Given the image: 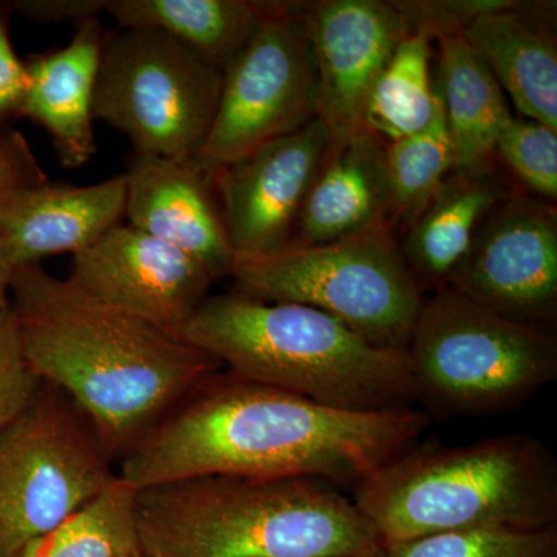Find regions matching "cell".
Returning <instances> with one entry per match:
<instances>
[{"label": "cell", "mask_w": 557, "mask_h": 557, "mask_svg": "<svg viewBox=\"0 0 557 557\" xmlns=\"http://www.w3.org/2000/svg\"><path fill=\"white\" fill-rule=\"evenodd\" d=\"M416 408L359 412L215 372L180 399L119 461L134 490L199 478L313 479L357 486L418 445Z\"/></svg>", "instance_id": "1"}, {"label": "cell", "mask_w": 557, "mask_h": 557, "mask_svg": "<svg viewBox=\"0 0 557 557\" xmlns=\"http://www.w3.org/2000/svg\"><path fill=\"white\" fill-rule=\"evenodd\" d=\"M10 302L32 369L89 418L113 463L223 369L170 330L104 306L40 263L16 270Z\"/></svg>", "instance_id": "2"}, {"label": "cell", "mask_w": 557, "mask_h": 557, "mask_svg": "<svg viewBox=\"0 0 557 557\" xmlns=\"http://www.w3.org/2000/svg\"><path fill=\"white\" fill-rule=\"evenodd\" d=\"M143 557H379L354 500L321 480L199 475L137 490Z\"/></svg>", "instance_id": "3"}, {"label": "cell", "mask_w": 557, "mask_h": 557, "mask_svg": "<svg viewBox=\"0 0 557 557\" xmlns=\"http://www.w3.org/2000/svg\"><path fill=\"white\" fill-rule=\"evenodd\" d=\"M175 335L242 379L330 408L376 412L418 401L408 351L375 346L300 304L208 296Z\"/></svg>", "instance_id": "4"}, {"label": "cell", "mask_w": 557, "mask_h": 557, "mask_svg": "<svg viewBox=\"0 0 557 557\" xmlns=\"http://www.w3.org/2000/svg\"><path fill=\"white\" fill-rule=\"evenodd\" d=\"M381 548L469 530L557 527V463L541 440L416 445L354 487Z\"/></svg>", "instance_id": "5"}, {"label": "cell", "mask_w": 557, "mask_h": 557, "mask_svg": "<svg viewBox=\"0 0 557 557\" xmlns=\"http://www.w3.org/2000/svg\"><path fill=\"white\" fill-rule=\"evenodd\" d=\"M406 351L418 399L449 416L505 412L557 379L552 333L498 317L448 287L423 300Z\"/></svg>", "instance_id": "6"}, {"label": "cell", "mask_w": 557, "mask_h": 557, "mask_svg": "<svg viewBox=\"0 0 557 557\" xmlns=\"http://www.w3.org/2000/svg\"><path fill=\"white\" fill-rule=\"evenodd\" d=\"M236 292L324 311L375 346L406 350L423 306L391 225L329 242L234 259Z\"/></svg>", "instance_id": "7"}, {"label": "cell", "mask_w": 557, "mask_h": 557, "mask_svg": "<svg viewBox=\"0 0 557 557\" xmlns=\"http://www.w3.org/2000/svg\"><path fill=\"white\" fill-rule=\"evenodd\" d=\"M223 73L156 28L104 35L94 115L131 139L137 153L199 156L218 110Z\"/></svg>", "instance_id": "8"}, {"label": "cell", "mask_w": 557, "mask_h": 557, "mask_svg": "<svg viewBox=\"0 0 557 557\" xmlns=\"http://www.w3.org/2000/svg\"><path fill=\"white\" fill-rule=\"evenodd\" d=\"M94 424L44 383L0 431V557H14L97 497L116 478Z\"/></svg>", "instance_id": "9"}, {"label": "cell", "mask_w": 557, "mask_h": 557, "mask_svg": "<svg viewBox=\"0 0 557 557\" xmlns=\"http://www.w3.org/2000/svg\"><path fill=\"white\" fill-rule=\"evenodd\" d=\"M267 16L225 72L218 110L196 160L212 172L318 119V78L306 14L265 2Z\"/></svg>", "instance_id": "10"}, {"label": "cell", "mask_w": 557, "mask_h": 557, "mask_svg": "<svg viewBox=\"0 0 557 557\" xmlns=\"http://www.w3.org/2000/svg\"><path fill=\"white\" fill-rule=\"evenodd\" d=\"M446 287L498 317L547 324L557 311L556 209L511 194L485 220Z\"/></svg>", "instance_id": "11"}, {"label": "cell", "mask_w": 557, "mask_h": 557, "mask_svg": "<svg viewBox=\"0 0 557 557\" xmlns=\"http://www.w3.org/2000/svg\"><path fill=\"white\" fill-rule=\"evenodd\" d=\"M330 145L327 126L314 119L214 172L236 258L270 255L295 242L300 212Z\"/></svg>", "instance_id": "12"}, {"label": "cell", "mask_w": 557, "mask_h": 557, "mask_svg": "<svg viewBox=\"0 0 557 557\" xmlns=\"http://www.w3.org/2000/svg\"><path fill=\"white\" fill-rule=\"evenodd\" d=\"M69 281L104 306L172 333L196 313L214 284L197 260L123 223L73 256Z\"/></svg>", "instance_id": "13"}, {"label": "cell", "mask_w": 557, "mask_h": 557, "mask_svg": "<svg viewBox=\"0 0 557 557\" xmlns=\"http://www.w3.org/2000/svg\"><path fill=\"white\" fill-rule=\"evenodd\" d=\"M318 78V119L332 139L364 129L366 106L410 32L394 2L324 0L306 14Z\"/></svg>", "instance_id": "14"}, {"label": "cell", "mask_w": 557, "mask_h": 557, "mask_svg": "<svg viewBox=\"0 0 557 557\" xmlns=\"http://www.w3.org/2000/svg\"><path fill=\"white\" fill-rule=\"evenodd\" d=\"M123 175L129 225L190 256L214 282L231 276L236 256L212 172L196 159L134 152Z\"/></svg>", "instance_id": "15"}, {"label": "cell", "mask_w": 557, "mask_h": 557, "mask_svg": "<svg viewBox=\"0 0 557 557\" xmlns=\"http://www.w3.org/2000/svg\"><path fill=\"white\" fill-rule=\"evenodd\" d=\"M124 207L123 174L91 186L40 183L0 200V245L17 269L75 256L119 225Z\"/></svg>", "instance_id": "16"}, {"label": "cell", "mask_w": 557, "mask_h": 557, "mask_svg": "<svg viewBox=\"0 0 557 557\" xmlns=\"http://www.w3.org/2000/svg\"><path fill=\"white\" fill-rule=\"evenodd\" d=\"M104 32L98 17L79 22L67 47L25 62L28 84L17 115L50 135L58 159L76 170L97 153L94 97Z\"/></svg>", "instance_id": "17"}, {"label": "cell", "mask_w": 557, "mask_h": 557, "mask_svg": "<svg viewBox=\"0 0 557 557\" xmlns=\"http://www.w3.org/2000/svg\"><path fill=\"white\" fill-rule=\"evenodd\" d=\"M392 223L394 197L383 143L368 131L332 139L293 244H329Z\"/></svg>", "instance_id": "18"}, {"label": "cell", "mask_w": 557, "mask_h": 557, "mask_svg": "<svg viewBox=\"0 0 557 557\" xmlns=\"http://www.w3.org/2000/svg\"><path fill=\"white\" fill-rule=\"evenodd\" d=\"M511 194L493 170L454 171L410 222L403 256L421 289L443 288L468 255L485 220Z\"/></svg>", "instance_id": "19"}, {"label": "cell", "mask_w": 557, "mask_h": 557, "mask_svg": "<svg viewBox=\"0 0 557 557\" xmlns=\"http://www.w3.org/2000/svg\"><path fill=\"white\" fill-rule=\"evenodd\" d=\"M519 9L479 14L461 35L520 115L557 131L556 40L534 28Z\"/></svg>", "instance_id": "20"}, {"label": "cell", "mask_w": 557, "mask_h": 557, "mask_svg": "<svg viewBox=\"0 0 557 557\" xmlns=\"http://www.w3.org/2000/svg\"><path fill=\"white\" fill-rule=\"evenodd\" d=\"M435 76L454 150L456 171L493 163L496 139L511 119L505 94L461 30L440 33Z\"/></svg>", "instance_id": "21"}, {"label": "cell", "mask_w": 557, "mask_h": 557, "mask_svg": "<svg viewBox=\"0 0 557 557\" xmlns=\"http://www.w3.org/2000/svg\"><path fill=\"white\" fill-rule=\"evenodd\" d=\"M104 11L120 27L166 33L222 73L267 16L265 2L249 0H108Z\"/></svg>", "instance_id": "22"}, {"label": "cell", "mask_w": 557, "mask_h": 557, "mask_svg": "<svg viewBox=\"0 0 557 557\" xmlns=\"http://www.w3.org/2000/svg\"><path fill=\"white\" fill-rule=\"evenodd\" d=\"M431 38L428 32L410 30L370 91L364 129L376 138L397 141L434 119L438 91L431 73Z\"/></svg>", "instance_id": "23"}, {"label": "cell", "mask_w": 557, "mask_h": 557, "mask_svg": "<svg viewBox=\"0 0 557 557\" xmlns=\"http://www.w3.org/2000/svg\"><path fill=\"white\" fill-rule=\"evenodd\" d=\"M137 490L116 474L97 497L14 557H127L139 549Z\"/></svg>", "instance_id": "24"}, {"label": "cell", "mask_w": 557, "mask_h": 557, "mask_svg": "<svg viewBox=\"0 0 557 557\" xmlns=\"http://www.w3.org/2000/svg\"><path fill=\"white\" fill-rule=\"evenodd\" d=\"M384 157L394 197V222L410 223L456 171V150L440 95L431 123L417 134L387 143Z\"/></svg>", "instance_id": "25"}, {"label": "cell", "mask_w": 557, "mask_h": 557, "mask_svg": "<svg viewBox=\"0 0 557 557\" xmlns=\"http://www.w3.org/2000/svg\"><path fill=\"white\" fill-rule=\"evenodd\" d=\"M379 557H557V527L435 534L381 548Z\"/></svg>", "instance_id": "26"}, {"label": "cell", "mask_w": 557, "mask_h": 557, "mask_svg": "<svg viewBox=\"0 0 557 557\" xmlns=\"http://www.w3.org/2000/svg\"><path fill=\"white\" fill-rule=\"evenodd\" d=\"M494 156L537 196L557 199V131L511 116L498 132Z\"/></svg>", "instance_id": "27"}, {"label": "cell", "mask_w": 557, "mask_h": 557, "mask_svg": "<svg viewBox=\"0 0 557 557\" xmlns=\"http://www.w3.org/2000/svg\"><path fill=\"white\" fill-rule=\"evenodd\" d=\"M42 386L25 357L16 314L10 306L0 311V431L32 405Z\"/></svg>", "instance_id": "28"}, {"label": "cell", "mask_w": 557, "mask_h": 557, "mask_svg": "<svg viewBox=\"0 0 557 557\" xmlns=\"http://www.w3.org/2000/svg\"><path fill=\"white\" fill-rule=\"evenodd\" d=\"M49 182L27 139L17 132L0 137V200L16 190Z\"/></svg>", "instance_id": "29"}, {"label": "cell", "mask_w": 557, "mask_h": 557, "mask_svg": "<svg viewBox=\"0 0 557 557\" xmlns=\"http://www.w3.org/2000/svg\"><path fill=\"white\" fill-rule=\"evenodd\" d=\"M27 84V67L14 53L5 9L0 7V116L17 113Z\"/></svg>", "instance_id": "30"}, {"label": "cell", "mask_w": 557, "mask_h": 557, "mask_svg": "<svg viewBox=\"0 0 557 557\" xmlns=\"http://www.w3.org/2000/svg\"><path fill=\"white\" fill-rule=\"evenodd\" d=\"M108 0H24L14 2V9L39 22H83L98 17Z\"/></svg>", "instance_id": "31"}, {"label": "cell", "mask_w": 557, "mask_h": 557, "mask_svg": "<svg viewBox=\"0 0 557 557\" xmlns=\"http://www.w3.org/2000/svg\"><path fill=\"white\" fill-rule=\"evenodd\" d=\"M17 267L0 245V311L10 306L11 284Z\"/></svg>", "instance_id": "32"}, {"label": "cell", "mask_w": 557, "mask_h": 557, "mask_svg": "<svg viewBox=\"0 0 557 557\" xmlns=\"http://www.w3.org/2000/svg\"><path fill=\"white\" fill-rule=\"evenodd\" d=\"M127 557H143L141 553H135V555H131V556H127Z\"/></svg>", "instance_id": "33"}]
</instances>
